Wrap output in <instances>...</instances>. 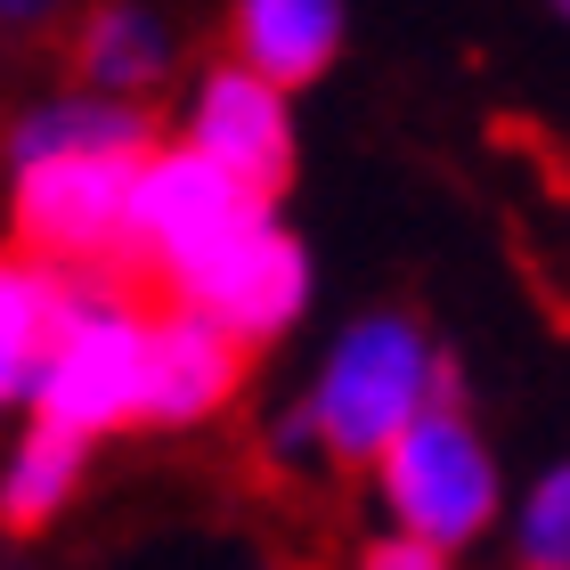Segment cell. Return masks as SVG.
Listing matches in <instances>:
<instances>
[{
	"mask_svg": "<svg viewBox=\"0 0 570 570\" xmlns=\"http://www.w3.org/2000/svg\"><path fill=\"white\" fill-rule=\"evenodd\" d=\"M179 147H196L213 171H228L253 196H285L302 171V122H294V90L262 82L253 66L220 58L188 82V107L171 122Z\"/></svg>",
	"mask_w": 570,
	"mask_h": 570,
	"instance_id": "obj_7",
	"label": "cell"
},
{
	"mask_svg": "<svg viewBox=\"0 0 570 570\" xmlns=\"http://www.w3.org/2000/svg\"><path fill=\"white\" fill-rule=\"evenodd\" d=\"M66 277L58 262L24 245H0V416H17L24 392H33V358L58 326V302H66Z\"/></svg>",
	"mask_w": 570,
	"mask_h": 570,
	"instance_id": "obj_13",
	"label": "cell"
},
{
	"mask_svg": "<svg viewBox=\"0 0 570 570\" xmlns=\"http://www.w3.org/2000/svg\"><path fill=\"white\" fill-rule=\"evenodd\" d=\"M318 456L334 464H375V449L424 407H464V367L449 343H432L424 318L407 309H358L326 343L309 392L294 400Z\"/></svg>",
	"mask_w": 570,
	"mask_h": 570,
	"instance_id": "obj_1",
	"label": "cell"
},
{
	"mask_svg": "<svg viewBox=\"0 0 570 570\" xmlns=\"http://www.w3.org/2000/svg\"><path fill=\"white\" fill-rule=\"evenodd\" d=\"M82 0H0V33H49L58 17H73Z\"/></svg>",
	"mask_w": 570,
	"mask_h": 570,
	"instance_id": "obj_16",
	"label": "cell"
},
{
	"mask_svg": "<svg viewBox=\"0 0 570 570\" xmlns=\"http://www.w3.org/2000/svg\"><path fill=\"white\" fill-rule=\"evenodd\" d=\"M147 147H82L9 164V237L58 269H122V213Z\"/></svg>",
	"mask_w": 570,
	"mask_h": 570,
	"instance_id": "obj_4",
	"label": "cell"
},
{
	"mask_svg": "<svg viewBox=\"0 0 570 570\" xmlns=\"http://www.w3.org/2000/svg\"><path fill=\"white\" fill-rule=\"evenodd\" d=\"M513 562L522 570H570V456H554L522 489V505H513Z\"/></svg>",
	"mask_w": 570,
	"mask_h": 570,
	"instance_id": "obj_14",
	"label": "cell"
},
{
	"mask_svg": "<svg viewBox=\"0 0 570 570\" xmlns=\"http://www.w3.org/2000/svg\"><path fill=\"white\" fill-rule=\"evenodd\" d=\"M375 498L383 522L407 538H432V547H481L489 530L505 522V464L489 449V432L464 416V407H424L407 416L392 440L375 449Z\"/></svg>",
	"mask_w": 570,
	"mask_h": 570,
	"instance_id": "obj_3",
	"label": "cell"
},
{
	"mask_svg": "<svg viewBox=\"0 0 570 570\" xmlns=\"http://www.w3.org/2000/svg\"><path fill=\"white\" fill-rule=\"evenodd\" d=\"M547 17H554V24H570V0H547Z\"/></svg>",
	"mask_w": 570,
	"mask_h": 570,
	"instance_id": "obj_17",
	"label": "cell"
},
{
	"mask_svg": "<svg viewBox=\"0 0 570 570\" xmlns=\"http://www.w3.org/2000/svg\"><path fill=\"white\" fill-rule=\"evenodd\" d=\"M82 147H155V115L139 98H107V90H49V98H24L9 115V139L0 155L24 164V155H82Z\"/></svg>",
	"mask_w": 570,
	"mask_h": 570,
	"instance_id": "obj_11",
	"label": "cell"
},
{
	"mask_svg": "<svg viewBox=\"0 0 570 570\" xmlns=\"http://www.w3.org/2000/svg\"><path fill=\"white\" fill-rule=\"evenodd\" d=\"M253 351L220 334L204 309L164 302L147 309V351H139V432H196L220 407H237Z\"/></svg>",
	"mask_w": 570,
	"mask_h": 570,
	"instance_id": "obj_8",
	"label": "cell"
},
{
	"mask_svg": "<svg viewBox=\"0 0 570 570\" xmlns=\"http://www.w3.org/2000/svg\"><path fill=\"white\" fill-rule=\"evenodd\" d=\"M351 41V0H228V58L277 90H309Z\"/></svg>",
	"mask_w": 570,
	"mask_h": 570,
	"instance_id": "obj_9",
	"label": "cell"
},
{
	"mask_svg": "<svg viewBox=\"0 0 570 570\" xmlns=\"http://www.w3.org/2000/svg\"><path fill=\"white\" fill-rule=\"evenodd\" d=\"M277 196H253L237 188L228 171H213L196 147L179 139H155L131 171V213H122V269H147V277H179L196 269L213 245H228L245 220H262Z\"/></svg>",
	"mask_w": 570,
	"mask_h": 570,
	"instance_id": "obj_5",
	"label": "cell"
},
{
	"mask_svg": "<svg viewBox=\"0 0 570 570\" xmlns=\"http://www.w3.org/2000/svg\"><path fill=\"white\" fill-rule=\"evenodd\" d=\"M73 73H82V90L147 107L179 73V24L155 0H90V9H73Z\"/></svg>",
	"mask_w": 570,
	"mask_h": 570,
	"instance_id": "obj_10",
	"label": "cell"
},
{
	"mask_svg": "<svg viewBox=\"0 0 570 570\" xmlns=\"http://www.w3.org/2000/svg\"><path fill=\"white\" fill-rule=\"evenodd\" d=\"M82 481H90V440L66 432V424L24 416V432L9 440V456H0V530L9 538L49 530L82 498Z\"/></svg>",
	"mask_w": 570,
	"mask_h": 570,
	"instance_id": "obj_12",
	"label": "cell"
},
{
	"mask_svg": "<svg viewBox=\"0 0 570 570\" xmlns=\"http://www.w3.org/2000/svg\"><path fill=\"white\" fill-rule=\"evenodd\" d=\"M456 562H464V554L432 547V538L383 530V538H367V547H358V562H351V570H456Z\"/></svg>",
	"mask_w": 570,
	"mask_h": 570,
	"instance_id": "obj_15",
	"label": "cell"
},
{
	"mask_svg": "<svg viewBox=\"0 0 570 570\" xmlns=\"http://www.w3.org/2000/svg\"><path fill=\"white\" fill-rule=\"evenodd\" d=\"M139 351H147V302L115 269H73L58 326L33 358L24 416L82 432L90 449L115 432H139Z\"/></svg>",
	"mask_w": 570,
	"mask_h": 570,
	"instance_id": "obj_2",
	"label": "cell"
},
{
	"mask_svg": "<svg viewBox=\"0 0 570 570\" xmlns=\"http://www.w3.org/2000/svg\"><path fill=\"white\" fill-rule=\"evenodd\" d=\"M309 285H318L309 245L277 220V204H269L262 220H245L237 237L213 245L196 269H179L164 294L204 309V318H213L220 334H237L245 351H262V343H285V334L309 318Z\"/></svg>",
	"mask_w": 570,
	"mask_h": 570,
	"instance_id": "obj_6",
	"label": "cell"
}]
</instances>
